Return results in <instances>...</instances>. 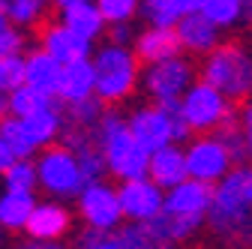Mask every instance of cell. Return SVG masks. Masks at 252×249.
<instances>
[{"label": "cell", "instance_id": "obj_1", "mask_svg": "<svg viewBox=\"0 0 252 249\" xmlns=\"http://www.w3.org/2000/svg\"><path fill=\"white\" fill-rule=\"evenodd\" d=\"M204 225L225 249H249L252 243V171L234 165L210 183V204Z\"/></svg>", "mask_w": 252, "mask_h": 249}, {"label": "cell", "instance_id": "obj_2", "mask_svg": "<svg viewBox=\"0 0 252 249\" xmlns=\"http://www.w3.org/2000/svg\"><path fill=\"white\" fill-rule=\"evenodd\" d=\"M90 66H93V96L102 105H123L138 90L141 60L135 57L132 45H117L108 39L102 45H93Z\"/></svg>", "mask_w": 252, "mask_h": 249}, {"label": "cell", "instance_id": "obj_3", "mask_svg": "<svg viewBox=\"0 0 252 249\" xmlns=\"http://www.w3.org/2000/svg\"><path fill=\"white\" fill-rule=\"evenodd\" d=\"M96 144L105 159V174L114 180H129V177H144L147 174V156L150 153L132 138L126 126V114L117 111V105H105L96 126Z\"/></svg>", "mask_w": 252, "mask_h": 249}, {"label": "cell", "instance_id": "obj_4", "mask_svg": "<svg viewBox=\"0 0 252 249\" xmlns=\"http://www.w3.org/2000/svg\"><path fill=\"white\" fill-rule=\"evenodd\" d=\"M195 69H198L201 81L216 87L231 102L249 99V90H252V57H249L246 45L219 39L201 57V66H195Z\"/></svg>", "mask_w": 252, "mask_h": 249}, {"label": "cell", "instance_id": "obj_5", "mask_svg": "<svg viewBox=\"0 0 252 249\" xmlns=\"http://www.w3.org/2000/svg\"><path fill=\"white\" fill-rule=\"evenodd\" d=\"M126 126H129L132 138L150 153L156 147H165V144H183L192 129L186 126V120L177 111V102L168 105H156V102H144L135 105L129 114H126Z\"/></svg>", "mask_w": 252, "mask_h": 249}, {"label": "cell", "instance_id": "obj_6", "mask_svg": "<svg viewBox=\"0 0 252 249\" xmlns=\"http://www.w3.org/2000/svg\"><path fill=\"white\" fill-rule=\"evenodd\" d=\"M33 165H36V189H42L45 198L72 201L78 195V189L84 186L72 150L60 141L42 147L33 156Z\"/></svg>", "mask_w": 252, "mask_h": 249}, {"label": "cell", "instance_id": "obj_7", "mask_svg": "<svg viewBox=\"0 0 252 249\" xmlns=\"http://www.w3.org/2000/svg\"><path fill=\"white\" fill-rule=\"evenodd\" d=\"M195 78H198V69L192 63V57L180 51L165 60H156V63H144L138 75V87L144 90V96L150 102L168 105V102H177Z\"/></svg>", "mask_w": 252, "mask_h": 249}, {"label": "cell", "instance_id": "obj_8", "mask_svg": "<svg viewBox=\"0 0 252 249\" xmlns=\"http://www.w3.org/2000/svg\"><path fill=\"white\" fill-rule=\"evenodd\" d=\"M234 105L228 96H222L216 87H210L207 81L195 78L183 90V96L177 99V111L186 120V126L195 132H216L222 123L234 114Z\"/></svg>", "mask_w": 252, "mask_h": 249}, {"label": "cell", "instance_id": "obj_9", "mask_svg": "<svg viewBox=\"0 0 252 249\" xmlns=\"http://www.w3.org/2000/svg\"><path fill=\"white\" fill-rule=\"evenodd\" d=\"M72 249H177V246L156 234L150 222H120L108 231L84 228Z\"/></svg>", "mask_w": 252, "mask_h": 249}, {"label": "cell", "instance_id": "obj_10", "mask_svg": "<svg viewBox=\"0 0 252 249\" xmlns=\"http://www.w3.org/2000/svg\"><path fill=\"white\" fill-rule=\"evenodd\" d=\"M183 162L186 177H195L201 183H216L225 171L234 168L228 150L216 132H195L183 141Z\"/></svg>", "mask_w": 252, "mask_h": 249}, {"label": "cell", "instance_id": "obj_11", "mask_svg": "<svg viewBox=\"0 0 252 249\" xmlns=\"http://www.w3.org/2000/svg\"><path fill=\"white\" fill-rule=\"evenodd\" d=\"M72 201L78 207V219L84 222V228L108 231V228H114V225L123 222L120 201H117V186L108 183L105 177L84 183Z\"/></svg>", "mask_w": 252, "mask_h": 249}, {"label": "cell", "instance_id": "obj_12", "mask_svg": "<svg viewBox=\"0 0 252 249\" xmlns=\"http://www.w3.org/2000/svg\"><path fill=\"white\" fill-rule=\"evenodd\" d=\"M162 186H156L147 174L144 177H129L117 180V201L123 222H150L162 210Z\"/></svg>", "mask_w": 252, "mask_h": 249}, {"label": "cell", "instance_id": "obj_13", "mask_svg": "<svg viewBox=\"0 0 252 249\" xmlns=\"http://www.w3.org/2000/svg\"><path fill=\"white\" fill-rule=\"evenodd\" d=\"M72 231V210L66 207V201L57 198H45V201H33L30 216L24 222V234L33 240H63Z\"/></svg>", "mask_w": 252, "mask_h": 249}, {"label": "cell", "instance_id": "obj_14", "mask_svg": "<svg viewBox=\"0 0 252 249\" xmlns=\"http://www.w3.org/2000/svg\"><path fill=\"white\" fill-rule=\"evenodd\" d=\"M174 36L180 51H186L189 57H204L219 39H222V30H219L201 9L186 12L174 21Z\"/></svg>", "mask_w": 252, "mask_h": 249}, {"label": "cell", "instance_id": "obj_15", "mask_svg": "<svg viewBox=\"0 0 252 249\" xmlns=\"http://www.w3.org/2000/svg\"><path fill=\"white\" fill-rule=\"evenodd\" d=\"M210 204V183H201L195 177H186L162 192V210L165 213H177V216H195L204 219Z\"/></svg>", "mask_w": 252, "mask_h": 249}, {"label": "cell", "instance_id": "obj_16", "mask_svg": "<svg viewBox=\"0 0 252 249\" xmlns=\"http://www.w3.org/2000/svg\"><path fill=\"white\" fill-rule=\"evenodd\" d=\"M93 45L96 42H90L78 33H72V30L66 24H45L42 27V33H39V48L45 54H51L57 63H66V60H75V57H90Z\"/></svg>", "mask_w": 252, "mask_h": 249}, {"label": "cell", "instance_id": "obj_17", "mask_svg": "<svg viewBox=\"0 0 252 249\" xmlns=\"http://www.w3.org/2000/svg\"><path fill=\"white\" fill-rule=\"evenodd\" d=\"M93 96V66L90 57H75L60 63V75H57V87H54V99L63 102H78Z\"/></svg>", "mask_w": 252, "mask_h": 249}, {"label": "cell", "instance_id": "obj_18", "mask_svg": "<svg viewBox=\"0 0 252 249\" xmlns=\"http://www.w3.org/2000/svg\"><path fill=\"white\" fill-rule=\"evenodd\" d=\"M132 51L135 57L144 63H156V60H165L171 54H180L174 27H162V24H147L144 30H135L132 36Z\"/></svg>", "mask_w": 252, "mask_h": 249}, {"label": "cell", "instance_id": "obj_19", "mask_svg": "<svg viewBox=\"0 0 252 249\" xmlns=\"http://www.w3.org/2000/svg\"><path fill=\"white\" fill-rule=\"evenodd\" d=\"M147 177L168 189V186L186 180V162H183V144H165V147H156L150 150L147 156Z\"/></svg>", "mask_w": 252, "mask_h": 249}, {"label": "cell", "instance_id": "obj_20", "mask_svg": "<svg viewBox=\"0 0 252 249\" xmlns=\"http://www.w3.org/2000/svg\"><path fill=\"white\" fill-rule=\"evenodd\" d=\"M15 117H18V114H15ZM18 120H21L27 138L36 144V150L54 144V141L60 138V129H63V111H60V102H57V99H54L51 105L39 108V111H30V114L18 117Z\"/></svg>", "mask_w": 252, "mask_h": 249}, {"label": "cell", "instance_id": "obj_21", "mask_svg": "<svg viewBox=\"0 0 252 249\" xmlns=\"http://www.w3.org/2000/svg\"><path fill=\"white\" fill-rule=\"evenodd\" d=\"M60 12V24H66L72 33L90 39V42H99L102 33H105V18L102 12L96 9L93 0H84V3H75V6H66V9H57Z\"/></svg>", "mask_w": 252, "mask_h": 249}, {"label": "cell", "instance_id": "obj_22", "mask_svg": "<svg viewBox=\"0 0 252 249\" xmlns=\"http://www.w3.org/2000/svg\"><path fill=\"white\" fill-rule=\"evenodd\" d=\"M36 201V192L30 189H6L0 192V225L6 228V234H21L24 222L30 216V207Z\"/></svg>", "mask_w": 252, "mask_h": 249}, {"label": "cell", "instance_id": "obj_23", "mask_svg": "<svg viewBox=\"0 0 252 249\" xmlns=\"http://www.w3.org/2000/svg\"><path fill=\"white\" fill-rule=\"evenodd\" d=\"M57 75H60V63L51 54H45L42 48H33L24 54V84H33V87L54 96Z\"/></svg>", "mask_w": 252, "mask_h": 249}, {"label": "cell", "instance_id": "obj_24", "mask_svg": "<svg viewBox=\"0 0 252 249\" xmlns=\"http://www.w3.org/2000/svg\"><path fill=\"white\" fill-rule=\"evenodd\" d=\"M219 30H234L237 24H246L252 15V0H201L198 6Z\"/></svg>", "mask_w": 252, "mask_h": 249}, {"label": "cell", "instance_id": "obj_25", "mask_svg": "<svg viewBox=\"0 0 252 249\" xmlns=\"http://www.w3.org/2000/svg\"><path fill=\"white\" fill-rule=\"evenodd\" d=\"M48 9H51V0H6V18L21 30L42 27Z\"/></svg>", "mask_w": 252, "mask_h": 249}, {"label": "cell", "instance_id": "obj_26", "mask_svg": "<svg viewBox=\"0 0 252 249\" xmlns=\"http://www.w3.org/2000/svg\"><path fill=\"white\" fill-rule=\"evenodd\" d=\"M6 102H9V114L24 117V114H30V111H39V108L51 105L54 96H51V93H45V90H39V87H33V84H24V81H21L15 90L6 93Z\"/></svg>", "mask_w": 252, "mask_h": 249}, {"label": "cell", "instance_id": "obj_27", "mask_svg": "<svg viewBox=\"0 0 252 249\" xmlns=\"http://www.w3.org/2000/svg\"><path fill=\"white\" fill-rule=\"evenodd\" d=\"M102 102L96 96H87V99H78V102H63L60 111H63V126H84V129H93L96 120L102 114Z\"/></svg>", "mask_w": 252, "mask_h": 249}, {"label": "cell", "instance_id": "obj_28", "mask_svg": "<svg viewBox=\"0 0 252 249\" xmlns=\"http://www.w3.org/2000/svg\"><path fill=\"white\" fill-rule=\"evenodd\" d=\"M6 189H30L36 192V165H33V156H15L3 174H0Z\"/></svg>", "mask_w": 252, "mask_h": 249}, {"label": "cell", "instance_id": "obj_29", "mask_svg": "<svg viewBox=\"0 0 252 249\" xmlns=\"http://www.w3.org/2000/svg\"><path fill=\"white\" fill-rule=\"evenodd\" d=\"M0 135H3V141L9 144V150L15 153V156H36V144L27 138L24 126H21V120L15 114H3L0 117Z\"/></svg>", "mask_w": 252, "mask_h": 249}, {"label": "cell", "instance_id": "obj_30", "mask_svg": "<svg viewBox=\"0 0 252 249\" xmlns=\"http://www.w3.org/2000/svg\"><path fill=\"white\" fill-rule=\"evenodd\" d=\"M138 15L147 24H162V27H174V21L180 18L171 0H138Z\"/></svg>", "mask_w": 252, "mask_h": 249}, {"label": "cell", "instance_id": "obj_31", "mask_svg": "<svg viewBox=\"0 0 252 249\" xmlns=\"http://www.w3.org/2000/svg\"><path fill=\"white\" fill-rule=\"evenodd\" d=\"M24 81V54L6 51L0 54V93H9Z\"/></svg>", "mask_w": 252, "mask_h": 249}, {"label": "cell", "instance_id": "obj_32", "mask_svg": "<svg viewBox=\"0 0 252 249\" xmlns=\"http://www.w3.org/2000/svg\"><path fill=\"white\" fill-rule=\"evenodd\" d=\"M96 9L102 12L105 24L111 21H132L138 15V0H93Z\"/></svg>", "mask_w": 252, "mask_h": 249}, {"label": "cell", "instance_id": "obj_33", "mask_svg": "<svg viewBox=\"0 0 252 249\" xmlns=\"http://www.w3.org/2000/svg\"><path fill=\"white\" fill-rule=\"evenodd\" d=\"M6 51H18V54L27 51V30L15 27L9 18L0 15V54Z\"/></svg>", "mask_w": 252, "mask_h": 249}, {"label": "cell", "instance_id": "obj_34", "mask_svg": "<svg viewBox=\"0 0 252 249\" xmlns=\"http://www.w3.org/2000/svg\"><path fill=\"white\" fill-rule=\"evenodd\" d=\"M102 36L108 42H117V45H132L135 27H132V21H111V24H105V33Z\"/></svg>", "mask_w": 252, "mask_h": 249}, {"label": "cell", "instance_id": "obj_35", "mask_svg": "<svg viewBox=\"0 0 252 249\" xmlns=\"http://www.w3.org/2000/svg\"><path fill=\"white\" fill-rule=\"evenodd\" d=\"M12 249H72V246H66L63 240H33V237H27V240L15 243Z\"/></svg>", "mask_w": 252, "mask_h": 249}, {"label": "cell", "instance_id": "obj_36", "mask_svg": "<svg viewBox=\"0 0 252 249\" xmlns=\"http://www.w3.org/2000/svg\"><path fill=\"white\" fill-rule=\"evenodd\" d=\"M12 159H15V153L9 150V144L3 141V135H0V174H3V168H6Z\"/></svg>", "mask_w": 252, "mask_h": 249}, {"label": "cell", "instance_id": "obj_37", "mask_svg": "<svg viewBox=\"0 0 252 249\" xmlns=\"http://www.w3.org/2000/svg\"><path fill=\"white\" fill-rule=\"evenodd\" d=\"M174 3V9L180 12V15H186V12H195L198 6H201V0H171Z\"/></svg>", "mask_w": 252, "mask_h": 249}, {"label": "cell", "instance_id": "obj_38", "mask_svg": "<svg viewBox=\"0 0 252 249\" xmlns=\"http://www.w3.org/2000/svg\"><path fill=\"white\" fill-rule=\"evenodd\" d=\"M75 3H84V0H51L54 9H66V6H75Z\"/></svg>", "mask_w": 252, "mask_h": 249}, {"label": "cell", "instance_id": "obj_39", "mask_svg": "<svg viewBox=\"0 0 252 249\" xmlns=\"http://www.w3.org/2000/svg\"><path fill=\"white\" fill-rule=\"evenodd\" d=\"M9 114V102H6V93H0V117Z\"/></svg>", "mask_w": 252, "mask_h": 249}, {"label": "cell", "instance_id": "obj_40", "mask_svg": "<svg viewBox=\"0 0 252 249\" xmlns=\"http://www.w3.org/2000/svg\"><path fill=\"white\" fill-rule=\"evenodd\" d=\"M3 246H6V228L0 225V249H3Z\"/></svg>", "mask_w": 252, "mask_h": 249}]
</instances>
